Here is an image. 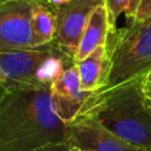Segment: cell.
I'll return each mask as SVG.
<instances>
[{
    "mask_svg": "<svg viewBox=\"0 0 151 151\" xmlns=\"http://www.w3.org/2000/svg\"><path fill=\"white\" fill-rule=\"evenodd\" d=\"M66 126L53 107L51 88L6 92L0 98V151H35L63 143Z\"/></svg>",
    "mask_w": 151,
    "mask_h": 151,
    "instance_id": "1",
    "label": "cell"
},
{
    "mask_svg": "<svg viewBox=\"0 0 151 151\" xmlns=\"http://www.w3.org/2000/svg\"><path fill=\"white\" fill-rule=\"evenodd\" d=\"M79 116L91 117L126 143L151 151V104L143 93L142 78L91 92Z\"/></svg>",
    "mask_w": 151,
    "mask_h": 151,
    "instance_id": "2",
    "label": "cell"
},
{
    "mask_svg": "<svg viewBox=\"0 0 151 151\" xmlns=\"http://www.w3.org/2000/svg\"><path fill=\"white\" fill-rule=\"evenodd\" d=\"M74 60L54 42L0 52V86L6 92L51 88L57 78Z\"/></svg>",
    "mask_w": 151,
    "mask_h": 151,
    "instance_id": "3",
    "label": "cell"
},
{
    "mask_svg": "<svg viewBox=\"0 0 151 151\" xmlns=\"http://www.w3.org/2000/svg\"><path fill=\"white\" fill-rule=\"evenodd\" d=\"M106 48L110 70L105 87L143 78L151 70V19L127 20L126 26L110 32Z\"/></svg>",
    "mask_w": 151,
    "mask_h": 151,
    "instance_id": "4",
    "label": "cell"
},
{
    "mask_svg": "<svg viewBox=\"0 0 151 151\" xmlns=\"http://www.w3.org/2000/svg\"><path fill=\"white\" fill-rule=\"evenodd\" d=\"M34 2L33 0L0 2V52L39 47L32 28Z\"/></svg>",
    "mask_w": 151,
    "mask_h": 151,
    "instance_id": "5",
    "label": "cell"
},
{
    "mask_svg": "<svg viewBox=\"0 0 151 151\" xmlns=\"http://www.w3.org/2000/svg\"><path fill=\"white\" fill-rule=\"evenodd\" d=\"M100 5H104V0H72L55 7V37L53 42L70 58H74L88 20Z\"/></svg>",
    "mask_w": 151,
    "mask_h": 151,
    "instance_id": "6",
    "label": "cell"
},
{
    "mask_svg": "<svg viewBox=\"0 0 151 151\" xmlns=\"http://www.w3.org/2000/svg\"><path fill=\"white\" fill-rule=\"evenodd\" d=\"M65 143L84 151H146L126 143L86 116H79L67 124Z\"/></svg>",
    "mask_w": 151,
    "mask_h": 151,
    "instance_id": "7",
    "label": "cell"
},
{
    "mask_svg": "<svg viewBox=\"0 0 151 151\" xmlns=\"http://www.w3.org/2000/svg\"><path fill=\"white\" fill-rule=\"evenodd\" d=\"M91 92H86L81 87L76 63L66 68L51 86L53 107L66 124H70L79 116Z\"/></svg>",
    "mask_w": 151,
    "mask_h": 151,
    "instance_id": "8",
    "label": "cell"
},
{
    "mask_svg": "<svg viewBox=\"0 0 151 151\" xmlns=\"http://www.w3.org/2000/svg\"><path fill=\"white\" fill-rule=\"evenodd\" d=\"M81 87L86 92H94L105 87L109 77L110 61L106 45L97 47L85 59L76 63Z\"/></svg>",
    "mask_w": 151,
    "mask_h": 151,
    "instance_id": "9",
    "label": "cell"
},
{
    "mask_svg": "<svg viewBox=\"0 0 151 151\" xmlns=\"http://www.w3.org/2000/svg\"><path fill=\"white\" fill-rule=\"evenodd\" d=\"M111 31L112 28L110 25L107 9L105 5H100L92 13L88 24L83 33L79 47L73 58L74 63H79L85 59L97 47L106 45Z\"/></svg>",
    "mask_w": 151,
    "mask_h": 151,
    "instance_id": "10",
    "label": "cell"
},
{
    "mask_svg": "<svg viewBox=\"0 0 151 151\" xmlns=\"http://www.w3.org/2000/svg\"><path fill=\"white\" fill-rule=\"evenodd\" d=\"M32 28L38 46L52 44L55 37V8L44 2H34Z\"/></svg>",
    "mask_w": 151,
    "mask_h": 151,
    "instance_id": "11",
    "label": "cell"
},
{
    "mask_svg": "<svg viewBox=\"0 0 151 151\" xmlns=\"http://www.w3.org/2000/svg\"><path fill=\"white\" fill-rule=\"evenodd\" d=\"M142 0H104V5L109 13V20L112 31L117 28V19L120 14H125L126 20H133ZM111 31V32H112Z\"/></svg>",
    "mask_w": 151,
    "mask_h": 151,
    "instance_id": "12",
    "label": "cell"
},
{
    "mask_svg": "<svg viewBox=\"0 0 151 151\" xmlns=\"http://www.w3.org/2000/svg\"><path fill=\"white\" fill-rule=\"evenodd\" d=\"M151 19V0H142L133 20L144 21Z\"/></svg>",
    "mask_w": 151,
    "mask_h": 151,
    "instance_id": "13",
    "label": "cell"
},
{
    "mask_svg": "<svg viewBox=\"0 0 151 151\" xmlns=\"http://www.w3.org/2000/svg\"><path fill=\"white\" fill-rule=\"evenodd\" d=\"M142 88L145 98L151 104V70L142 78Z\"/></svg>",
    "mask_w": 151,
    "mask_h": 151,
    "instance_id": "14",
    "label": "cell"
},
{
    "mask_svg": "<svg viewBox=\"0 0 151 151\" xmlns=\"http://www.w3.org/2000/svg\"><path fill=\"white\" fill-rule=\"evenodd\" d=\"M35 151H71V147L65 142H63V143H54V144L42 146Z\"/></svg>",
    "mask_w": 151,
    "mask_h": 151,
    "instance_id": "15",
    "label": "cell"
},
{
    "mask_svg": "<svg viewBox=\"0 0 151 151\" xmlns=\"http://www.w3.org/2000/svg\"><path fill=\"white\" fill-rule=\"evenodd\" d=\"M70 1H72V0H48V4H50L53 8H55V7H58V6H61V5H64V4H67V2H70Z\"/></svg>",
    "mask_w": 151,
    "mask_h": 151,
    "instance_id": "16",
    "label": "cell"
},
{
    "mask_svg": "<svg viewBox=\"0 0 151 151\" xmlns=\"http://www.w3.org/2000/svg\"><path fill=\"white\" fill-rule=\"evenodd\" d=\"M33 1H35V2H44V4L50 5V4H48V0H33ZM50 6H51V5H50Z\"/></svg>",
    "mask_w": 151,
    "mask_h": 151,
    "instance_id": "17",
    "label": "cell"
},
{
    "mask_svg": "<svg viewBox=\"0 0 151 151\" xmlns=\"http://www.w3.org/2000/svg\"><path fill=\"white\" fill-rule=\"evenodd\" d=\"M71 151H84V150H80V149H77V147H71Z\"/></svg>",
    "mask_w": 151,
    "mask_h": 151,
    "instance_id": "18",
    "label": "cell"
},
{
    "mask_svg": "<svg viewBox=\"0 0 151 151\" xmlns=\"http://www.w3.org/2000/svg\"><path fill=\"white\" fill-rule=\"evenodd\" d=\"M2 1H6V0H0V2H2Z\"/></svg>",
    "mask_w": 151,
    "mask_h": 151,
    "instance_id": "19",
    "label": "cell"
}]
</instances>
